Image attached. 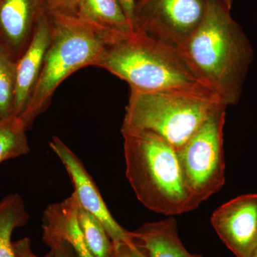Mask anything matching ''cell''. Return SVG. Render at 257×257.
Instances as JSON below:
<instances>
[{
	"instance_id": "52a82bcc",
	"label": "cell",
	"mask_w": 257,
	"mask_h": 257,
	"mask_svg": "<svg viewBox=\"0 0 257 257\" xmlns=\"http://www.w3.org/2000/svg\"><path fill=\"white\" fill-rule=\"evenodd\" d=\"M206 0H138L133 31L178 49L200 25Z\"/></svg>"
},
{
	"instance_id": "cb8c5ba5",
	"label": "cell",
	"mask_w": 257,
	"mask_h": 257,
	"mask_svg": "<svg viewBox=\"0 0 257 257\" xmlns=\"http://www.w3.org/2000/svg\"><path fill=\"white\" fill-rule=\"evenodd\" d=\"M223 4L226 6V8H227L228 10H231V6H232L233 0H221Z\"/></svg>"
},
{
	"instance_id": "ac0fdd59",
	"label": "cell",
	"mask_w": 257,
	"mask_h": 257,
	"mask_svg": "<svg viewBox=\"0 0 257 257\" xmlns=\"http://www.w3.org/2000/svg\"><path fill=\"white\" fill-rule=\"evenodd\" d=\"M17 62L0 45V115H13L16 87Z\"/></svg>"
},
{
	"instance_id": "2e32d148",
	"label": "cell",
	"mask_w": 257,
	"mask_h": 257,
	"mask_svg": "<svg viewBox=\"0 0 257 257\" xmlns=\"http://www.w3.org/2000/svg\"><path fill=\"white\" fill-rule=\"evenodd\" d=\"M26 125L18 116L0 115V164L30 152Z\"/></svg>"
},
{
	"instance_id": "4fadbf2b",
	"label": "cell",
	"mask_w": 257,
	"mask_h": 257,
	"mask_svg": "<svg viewBox=\"0 0 257 257\" xmlns=\"http://www.w3.org/2000/svg\"><path fill=\"white\" fill-rule=\"evenodd\" d=\"M79 201L75 193L45 209L42 229L67 241L78 257H94L87 247L77 221Z\"/></svg>"
},
{
	"instance_id": "8992f818",
	"label": "cell",
	"mask_w": 257,
	"mask_h": 257,
	"mask_svg": "<svg viewBox=\"0 0 257 257\" xmlns=\"http://www.w3.org/2000/svg\"><path fill=\"white\" fill-rule=\"evenodd\" d=\"M214 111L192 138L177 150L186 185L199 206L225 183L224 126L226 109Z\"/></svg>"
},
{
	"instance_id": "30bf717a",
	"label": "cell",
	"mask_w": 257,
	"mask_h": 257,
	"mask_svg": "<svg viewBox=\"0 0 257 257\" xmlns=\"http://www.w3.org/2000/svg\"><path fill=\"white\" fill-rule=\"evenodd\" d=\"M47 12L46 0H0V45L16 62Z\"/></svg>"
},
{
	"instance_id": "9a60e30c",
	"label": "cell",
	"mask_w": 257,
	"mask_h": 257,
	"mask_svg": "<svg viewBox=\"0 0 257 257\" xmlns=\"http://www.w3.org/2000/svg\"><path fill=\"white\" fill-rule=\"evenodd\" d=\"M29 218L20 194H9L0 200V257H17L12 236L15 229L28 223Z\"/></svg>"
},
{
	"instance_id": "6da1fadb",
	"label": "cell",
	"mask_w": 257,
	"mask_h": 257,
	"mask_svg": "<svg viewBox=\"0 0 257 257\" xmlns=\"http://www.w3.org/2000/svg\"><path fill=\"white\" fill-rule=\"evenodd\" d=\"M206 3L200 25L177 50L198 82L225 105H235L253 60L252 46L221 0Z\"/></svg>"
},
{
	"instance_id": "ffe728a7",
	"label": "cell",
	"mask_w": 257,
	"mask_h": 257,
	"mask_svg": "<svg viewBox=\"0 0 257 257\" xmlns=\"http://www.w3.org/2000/svg\"><path fill=\"white\" fill-rule=\"evenodd\" d=\"M79 0H46L50 13L77 16Z\"/></svg>"
},
{
	"instance_id": "3957f363",
	"label": "cell",
	"mask_w": 257,
	"mask_h": 257,
	"mask_svg": "<svg viewBox=\"0 0 257 257\" xmlns=\"http://www.w3.org/2000/svg\"><path fill=\"white\" fill-rule=\"evenodd\" d=\"M95 67L126 81L131 89L143 92H211L192 75L177 48L140 32L119 35L106 42Z\"/></svg>"
},
{
	"instance_id": "e0dca14e",
	"label": "cell",
	"mask_w": 257,
	"mask_h": 257,
	"mask_svg": "<svg viewBox=\"0 0 257 257\" xmlns=\"http://www.w3.org/2000/svg\"><path fill=\"white\" fill-rule=\"evenodd\" d=\"M79 229L87 247L94 257H111L113 242L100 221L79 204L77 210Z\"/></svg>"
},
{
	"instance_id": "5bb4252c",
	"label": "cell",
	"mask_w": 257,
	"mask_h": 257,
	"mask_svg": "<svg viewBox=\"0 0 257 257\" xmlns=\"http://www.w3.org/2000/svg\"><path fill=\"white\" fill-rule=\"evenodd\" d=\"M77 17L111 36L134 32L117 0H79Z\"/></svg>"
},
{
	"instance_id": "7c38bea8",
	"label": "cell",
	"mask_w": 257,
	"mask_h": 257,
	"mask_svg": "<svg viewBox=\"0 0 257 257\" xmlns=\"http://www.w3.org/2000/svg\"><path fill=\"white\" fill-rule=\"evenodd\" d=\"M132 233L145 257H200L189 253L181 242L175 218L145 223Z\"/></svg>"
},
{
	"instance_id": "d4e9b609",
	"label": "cell",
	"mask_w": 257,
	"mask_h": 257,
	"mask_svg": "<svg viewBox=\"0 0 257 257\" xmlns=\"http://www.w3.org/2000/svg\"><path fill=\"white\" fill-rule=\"evenodd\" d=\"M252 257H257V248L256 251H255L254 253H253Z\"/></svg>"
},
{
	"instance_id": "7a4b0ae2",
	"label": "cell",
	"mask_w": 257,
	"mask_h": 257,
	"mask_svg": "<svg viewBox=\"0 0 257 257\" xmlns=\"http://www.w3.org/2000/svg\"><path fill=\"white\" fill-rule=\"evenodd\" d=\"M121 134L126 178L145 207L172 216L199 207L186 185L172 145L146 132Z\"/></svg>"
},
{
	"instance_id": "ba28073f",
	"label": "cell",
	"mask_w": 257,
	"mask_h": 257,
	"mask_svg": "<svg viewBox=\"0 0 257 257\" xmlns=\"http://www.w3.org/2000/svg\"><path fill=\"white\" fill-rule=\"evenodd\" d=\"M50 147L69 174L79 204L100 221L112 242L125 243L136 251H142L135 242L133 233L120 226L111 215L99 189L79 157L58 137L52 138Z\"/></svg>"
},
{
	"instance_id": "8fae6325",
	"label": "cell",
	"mask_w": 257,
	"mask_h": 257,
	"mask_svg": "<svg viewBox=\"0 0 257 257\" xmlns=\"http://www.w3.org/2000/svg\"><path fill=\"white\" fill-rule=\"evenodd\" d=\"M51 39L50 13L39 20L28 48L17 61L16 87L13 115L23 114L40 77Z\"/></svg>"
},
{
	"instance_id": "603a6c76",
	"label": "cell",
	"mask_w": 257,
	"mask_h": 257,
	"mask_svg": "<svg viewBox=\"0 0 257 257\" xmlns=\"http://www.w3.org/2000/svg\"><path fill=\"white\" fill-rule=\"evenodd\" d=\"M138 1V0H117L128 22L131 24L132 27H133L135 7Z\"/></svg>"
},
{
	"instance_id": "5b68a950",
	"label": "cell",
	"mask_w": 257,
	"mask_h": 257,
	"mask_svg": "<svg viewBox=\"0 0 257 257\" xmlns=\"http://www.w3.org/2000/svg\"><path fill=\"white\" fill-rule=\"evenodd\" d=\"M51 39L41 73L20 116L28 130L50 106L56 89L76 71L95 67L108 35L77 16L50 13Z\"/></svg>"
},
{
	"instance_id": "d6986e66",
	"label": "cell",
	"mask_w": 257,
	"mask_h": 257,
	"mask_svg": "<svg viewBox=\"0 0 257 257\" xmlns=\"http://www.w3.org/2000/svg\"><path fill=\"white\" fill-rule=\"evenodd\" d=\"M44 242L50 248L49 255L50 257H78L71 246L65 240L51 234L43 230Z\"/></svg>"
},
{
	"instance_id": "9c48e42d",
	"label": "cell",
	"mask_w": 257,
	"mask_h": 257,
	"mask_svg": "<svg viewBox=\"0 0 257 257\" xmlns=\"http://www.w3.org/2000/svg\"><path fill=\"white\" fill-rule=\"evenodd\" d=\"M211 222L236 257H252L257 248V194H243L222 204Z\"/></svg>"
},
{
	"instance_id": "44dd1931",
	"label": "cell",
	"mask_w": 257,
	"mask_h": 257,
	"mask_svg": "<svg viewBox=\"0 0 257 257\" xmlns=\"http://www.w3.org/2000/svg\"><path fill=\"white\" fill-rule=\"evenodd\" d=\"M13 246L17 257H40L32 251L30 238L24 237L18 241H13ZM44 257H50L49 253Z\"/></svg>"
},
{
	"instance_id": "7402d4cb",
	"label": "cell",
	"mask_w": 257,
	"mask_h": 257,
	"mask_svg": "<svg viewBox=\"0 0 257 257\" xmlns=\"http://www.w3.org/2000/svg\"><path fill=\"white\" fill-rule=\"evenodd\" d=\"M111 257H145L142 251H136L123 243H113Z\"/></svg>"
},
{
	"instance_id": "277c9868",
	"label": "cell",
	"mask_w": 257,
	"mask_h": 257,
	"mask_svg": "<svg viewBox=\"0 0 257 257\" xmlns=\"http://www.w3.org/2000/svg\"><path fill=\"white\" fill-rule=\"evenodd\" d=\"M222 104L211 92L131 89L121 133H152L177 151Z\"/></svg>"
}]
</instances>
